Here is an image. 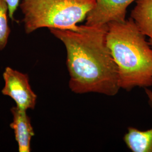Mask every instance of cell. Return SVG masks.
<instances>
[{"label":"cell","instance_id":"obj_1","mask_svg":"<svg viewBox=\"0 0 152 152\" xmlns=\"http://www.w3.org/2000/svg\"><path fill=\"white\" fill-rule=\"evenodd\" d=\"M65 45L69 87L82 94L114 96L120 90L118 67L107 45L108 25L80 26L78 31L49 28Z\"/></svg>","mask_w":152,"mask_h":152},{"label":"cell","instance_id":"obj_2","mask_svg":"<svg viewBox=\"0 0 152 152\" xmlns=\"http://www.w3.org/2000/svg\"><path fill=\"white\" fill-rule=\"evenodd\" d=\"M107 45L117 65L121 88L152 86V48L130 18L108 23Z\"/></svg>","mask_w":152,"mask_h":152},{"label":"cell","instance_id":"obj_3","mask_svg":"<svg viewBox=\"0 0 152 152\" xmlns=\"http://www.w3.org/2000/svg\"><path fill=\"white\" fill-rule=\"evenodd\" d=\"M95 0H23L20 7L26 33L41 28L78 31Z\"/></svg>","mask_w":152,"mask_h":152},{"label":"cell","instance_id":"obj_4","mask_svg":"<svg viewBox=\"0 0 152 152\" xmlns=\"http://www.w3.org/2000/svg\"><path fill=\"white\" fill-rule=\"evenodd\" d=\"M5 85L1 92L10 96L15 102L16 107L27 110L34 109L36 105L37 96L31 88L27 74L6 68L3 73Z\"/></svg>","mask_w":152,"mask_h":152},{"label":"cell","instance_id":"obj_5","mask_svg":"<svg viewBox=\"0 0 152 152\" xmlns=\"http://www.w3.org/2000/svg\"><path fill=\"white\" fill-rule=\"evenodd\" d=\"M136 0H95V5L87 14L86 25H107L112 22H124L128 6Z\"/></svg>","mask_w":152,"mask_h":152},{"label":"cell","instance_id":"obj_6","mask_svg":"<svg viewBox=\"0 0 152 152\" xmlns=\"http://www.w3.org/2000/svg\"><path fill=\"white\" fill-rule=\"evenodd\" d=\"M11 112L12 122L10 126L14 132L19 152H30L31 141L34 135L31 118L27 114V110L16 106L11 108Z\"/></svg>","mask_w":152,"mask_h":152},{"label":"cell","instance_id":"obj_7","mask_svg":"<svg viewBox=\"0 0 152 152\" xmlns=\"http://www.w3.org/2000/svg\"><path fill=\"white\" fill-rule=\"evenodd\" d=\"M148 103L152 108V91L145 88ZM125 144L133 152H152V128L145 131L139 130L133 127L128 128L124 137Z\"/></svg>","mask_w":152,"mask_h":152},{"label":"cell","instance_id":"obj_8","mask_svg":"<svg viewBox=\"0 0 152 152\" xmlns=\"http://www.w3.org/2000/svg\"><path fill=\"white\" fill-rule=\"evenodd\" d=\"M131 18L143 34L149 38L152 48V0H136Z\"/></svg>","mask_w":152,"mask_h":152},{"label":"cell","instance_id":"obj_9","mask_svg":"<svg viewBox=\"0 0 152 152\" xmlns=\"http://www.w3.org/2000/svg\"><path fill=\"white\" fill-rule=\"evenodd\" d=\"M8 11L6 1L0 0V50L5 49L10 34V28L7 21Z\"/></svg>","mask_w":152,"mask_h":152},{"label":"cell","instance_id":"obj_10","mask_svg":"<svg viewBox=\"0 0 152 152\" xmlns=\"http://www.w3.org/2000/svg\"><path fill=\"white\" fill-rule=\"evenodd\" d=\"M7 3L9 9V16L12 20L14 19V15L19 4V0H4Z\"/></svg>","mask_w":152,"mask_h":152}]
</instances>
